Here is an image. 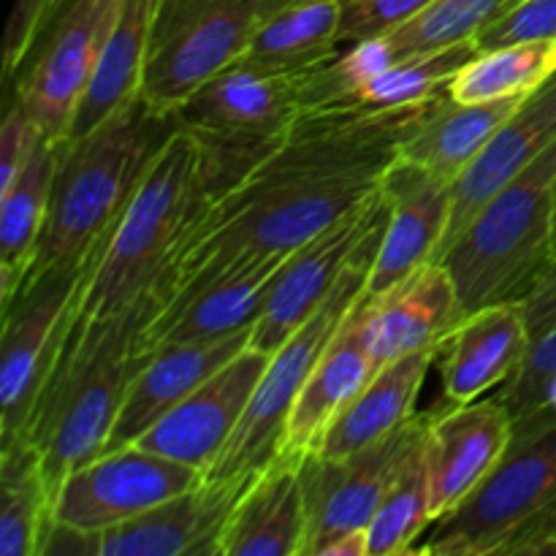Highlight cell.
<instances>
[{
  "mask_svg": "<svg viewBox=\"0 0 556 556\" xmlns=\"http://www.w3.org/2000/svg\"><path fill=\"white\" fill-rule=\"evenodd\" d=\"M438 353L440 345L424 348L380 367L375 378L364 386L362 394L326 429L313 454L331 456V459L348 456L378 443L396 427H402L407 418L416 416L418 391L427 380L429 367L438 362Z\"/></svg>",
  "mask_w": 556,
  "mask_h": 556,
  "instance_id": "cell-27",
  "label": "cell"
},
{
  "mask_svg": "<svg viewBox=\"0 0 556 556\" xmlns=\"http://www.w3.org/2000/svg\"><path fill=\"white\" fill-rule=\"evenodd\" d=\"M155 9L157 0H123L65 141L90 134L103 119L141 96Z\"/></svg>",
  "mask_w": 556,
  "mask_h": 556,
  "instance_id": "cell-28",
  "label": "cell"
},
{
  "mask_svg": "<svg viewBox=\"0 0 556 556\" xmlns=\"http://www.w3.org/2000/svg\"><path fill=\"white\" fill-rule=\"evenodd\" d=\"M291 253H275L253 264L237 266L228 275L206 282L193 296L163 309L147 324L144 342L150 351L188 342H217L253 331L264 313L271 282Z\"/></svg>",
  "mask_w": 556,
  "mask_h": 556,
  "instance_id": "cell-22",
  "label": "cell"
},
{
  "mask_svg": "<svg viewBox=\"0 0 556 556\" xmlns=\"http://www.w3.org/2000/svg\"><path fill=\"white\" fill-rule=\"evenodd\" d=\"M478 54L476 41L456 43V47L438 49V52L413 54V58L400 60L383 74L369 79L367 85L356 87L348 92L342 101L326 112L342 114H400L410 109L424 106L434 96L448 87L456 71L465 63H470ZM320 114V112H315Z\"/></svg>",
  "mask_w": 556,
  "mask_h": 556,
  "instance_id": "cell-31",
  "label": "cell"
},
{
  "mask_svg": "<svg viewBox=\"0 0 556 556\" xmlns=\"http://www.w3.org/2000/svg\"><path fill=\"white\" fill-rule=\"evenodd\" d=\"M123 0H60L14 79V101L43 139L63 144Z\"/></svg>",
  "mask_w": 556,
  "mask_h": 556,
  "instance_id": "cell-11",
  "label": "cell"
},
{
  "mask_svg": "<svg viewBox=\"0 0 556 556\" xmlns=\"http://www.w3.org/2000/svg\"><path fill=\"white\" fill-rule=\"evenodd\" d=\"M532 345L525 302H500L467 315L440 345L443 400L467 405L489 389L508 383Z\"/></svg>",
  "mask_w": 556,
  "mask_h": 556,
  "instance_id": "cell-21",
  "label": "cell"
},
{
  "mask_svg": "<svg viewBox=\"0 0 556 556\" xmlns=\"http://www.w3.org/2000/svg\"><path fill=\"white\" fill-rule=\"evenodd\" d=\"M380 190L389 220L369 271L367 296H383L434 261L451 220V182L418 163L396 155L380 179Z\"/></svg>",
  "mask_w": 556,
  "mask_h": 556,
  "instance_id": "cell-16",
  "label": "cell"
},
{
  "mask_svg": "<svg viewBox=\"0 0 556 556\" xmlns=\"http://www.w3.org/2000/svg\"><path fill=\"white\" fill-rule=\"evenodd\" d=\"M199 483H204V472L195 467L128 445L71 472L54 497L52 519L87 532H106Z\"/></svg>",
  "mask_w": 556,
  "mask_h": 556,
  "instance_id": "cell-14",
  "label": "cell"
},
{
  "mask_svg": "<svg viewBox=\"0 0 556 556\" xmlns=\"http://www.w3.org/2000/svg\"><path fill=\"white\" fill-rule=\"evenodd\" d=\"M340 0H275L242 60L280 74H307L340 54Z\"/></svg>",
  "mask_w": 556,
  "mask_h": 556,
  "instance_id": "cell-30",
  "label": "cell"
},
{
  "mask_svg": "<svg viewBox=\"0 0 556 556\" xmlns=\"http://www.w3.org/2000/svg\"><path fill=\"white\" fill-rule=\"evenodd\" d=\"M556 144L486 201L440 264L451 271L467 315L519 302L554 258Z\"/></svg>",
  "mask_w": 556,
  "mask_h": 556,
  "instance_id": "cell-6",
  "label": "cell"
},
{
  "mask_svg": "<svg viewBox=\"0 0 556 556\" xmlns=\"http://www.w3.org/2000/svg\"><path fill=\"white\" fill-rule=\"evenodd\" d=\"M556 74V41L510 43L478 52L462 65L445 92L462 103L527 98Z\"/></svg>",
  "mask_w": 556,
  "mask_h": 556,
  "instance_id": "cell-33",
  "label": "cell"
},
{
  "mask_svg": "<svg viewBox=\"0 0 556 556\" xmlns=\"http://www.w3.org/2000/svg\"><path fill=\"white\" fill-rule=\"evenodd\" d=\"M271 353L244 348L206 378L134 445L195 467L206 476L242 421Z\"/></svg>",
  "mask_w": 556,
  "mask_h": 556,
  "instance_id": "cell-15",
  "label": "cell"
},
{
  "mask_svg": "<svg viewBox=\"0 0 556 556\" xmlns=\"http://www.w3.org/2000/svg\"><path fill=\"white\" fill-rule=\"evenodd\" d=\"M90 258L81 266L30 275L14 302L0 309V448L27 438L38 400L74 324Z\"/></svg>",
  "mask_w": 556,
  "mask_h": 556,
  "instance_id": "cell-10",
  "label": "cell"
},
{
  "mask_svg": "<svg viewBox=\"0 0 556 556\" xmlns=\"http://www.w3.org/2000/svg\"><path fill=\"white\" fill-rule=\"evenodd\" d=\"M386 220H389V204L383 190L378 188L334 226L293 250L271 282L264 313L258 315L250 334V348L275 353L299 326L307 324L315 309L334 291L358 250L375 233L383 231Z\"/></svg>",
  "mask_w": 556,
  "mask_h": 556,
  "instance_id": "cell-13",
  "label": "cell"
},
{
  "mask_svg": "<svg viewBox=\"0 0 556 556\" xmlns=\"http://www.w3.org/2000/svg\"><path fill=\"white\" fill-rule=\"evenodd\" d=\"M530 41H556V0H516L476 36L478 52Z\"/></svg>",
  "mask_w": 556,
  "mask_h": 556,
  "instance_id": "cell-36",
  "label": "cell"
},
{
  "mask_svg": "<svg viewBox=\"0 0 556 556\" xmlns=\"http://www.w3.org/2000/svg\"><path fill=\"white\" fill-rule=\"evenodd\" d=\"M250 478L204 481L136 519L101 532V556H217Z\"/></svg>",
  "mask_w": 556,
  "mask_h": 556,
  "instance_id": "cell-20",
  "label": "cell"
},
{
  "mask_svg": "<svg viewBox=\"0 0 556 556\" xmlns=\"http://www.w3.org/2000/svg\"><path fill=\"white\" fill-rule=\"evenodd\" d=\"M516 0H434L394 33H386L400 58L438 52L456 43L476 41L483 27L492 25Z\"/></svg>",
  "mask_w": 556,
  "mask_h": 556,
  "instance_id": "cell-35",
  "label": "cell"
},
{
  "mask_svg": "<svg viewBox=\"0 0 556 556\" xmlns=\"http://www.w3.org/2000/svg\"><path fill=\"white\" fill-rule=\"evenodd\" d=\"M432 432V429H429ZM429 432L402 462L372 525L367 527L369 556L413 554L416 541L432 521V470H429Z\"/></svg>",
  "mask_w": 556,
  "mask_h": 556,
  "instance_id": "cell-34",
  "label": "cell"
},
{
  "mask_svg": "<svg viewBox=\"0 0 556 556\" xmlns=\"http://www.w3.org/2000/svg\"><path fill=\"white\" fill-rule=\"evenodd\" d=\"M177 125V114L155 112L139 96L90 134L60 144L47 228L30 275L81 266L96 253Z\"/></svg>",
  "mask_w": 556,
  "mask_h": 556,
  "instance_id": "cell-4",
  "label": "cell"
},
{
  "mask_svg": "<svg viewBox=\"0 0 556 556\" xmlns=\"http://www.w3.org/2000/svg\"><path fill=\"white\" fill-rule=\"evenodd\" d=\"M358 304V302H356ZM378 367L364 340L362 320L356 307L345 318L342 329L337 331L331 345L315 364L313 375L304 383L291 418L286 424L282 451L293 456H307L318 448L326 429L334 418L362 394L364 386L375 378Z\"/></svg>",
  "mask_w": 556,
  "mask_h": 556,
  "instance_id": "cell-25",
  "label": "cell"
},
{
  "mask_svg": "<svg viewBox=\"0 0 556 556\" xmlns=\"http://www.w3.org/2000/svg\"><path fill=\"white\" fill-rule=\"evenodd\" d=\"M525 313L527 324H530V334L535 340L538 334L548 329L556 320V253L548 261V266L543 269V275L538 277V282L532 286V291L525 299Z\"/></svg>",
  "mask_w": 556,
  "mask_h": 556,
  "instance_id": "cell-41",
  "label": "cell"
},
{
  "mask_svg": "<svg viewBox=\"0 0 556 556\" xmlns=\"http://www.w3.org/2000/svg\"><path fill=\"white\" fill-rule=\"evenodd\" d=\"M41 130L36 128L25 109L16 101L9 103L0 128V195L16 182L25 163L30 161V152L36 147Z\"/></svg>",
  "mask_w": 556,
  "mask_h": 556,
  "instance_id": "cell-39",
  "label": "cell"
},
{
  "mask_svg": "<svg viewBox=\"0 0 556 556\" xmlns=\"http://www.w3.org/2000/svg\"><path fill=\"white\" fill-rule=\"evenodd\" d=\"M432 3L434 0H342L340 49L394 33Z\"/></svg>",
  "mask_w": 556,
  "mask_h": 556,
  "instance_id": "cell-37",
  "label": "cell"
},
{
  "mask_svg": "<svg viewBox=\"0 0 556 556\" xmlns=\"http://www.w3.org/2000/svg\"><path fill=\"white\" fill-rule=\"evenodd\" d=\"M275 0H157L141 98L161 114L244 58Z\"/></svg>",
  "mask_w": 556,
  "mask_h": 556,
  "instance_id": "cell-9",
  "label": "cell"
},
{
  "mask_svg": "<svg viewBox=\"0 0 556 556\" xmlns=\"http://www.w3.org/2000/svg\"><path fill=\"white\" fill-rule=\"evenodd\" d=\"M302 459L280 451L250 478L223 530L217 556H304L307 508Z\"/></svg>",
  "mask_w": 556,
  "mask_h": 556,
  "instance_id": "cell-23",
  "label": "cell"
},
{
  "mask_svg": "<svg viewBox=\"0 0 556 556\" xmlns=\"http://www.w3.org/2000/svg\"><path fill=\"white\" fill-rule=\"evenodd\" d=\"M161 309L155 291L109 320L76 318L47 380L27 443L41 456L49 494L106 451L123 402L150 358L144 329Z\"/></svg>",
  "mask_w": 556,
  "mask_h": 556,
  "instance_id": "cell-2",
  "label": "cell"
},
{
  "mask_svg": "<svg viewBox=\"0 0 556 556\" xmlns=\"http://www.w3.org/2000/svg\"><path fill=\"white\" fill-rule=\"evenodd\" d=\"M413 554H556V416L541 410L514 424L497 470L454 514L434 521Z\"/></svg>",
  "mask_w": 556,
  "mask_h": 556,
  "instance_id": "cell-5",
  "label": "cell"
},
{
  "mask_svg": "<svg viewBox=\"0 0 556 556\" xmlns=\"http://www.w3.org/2000/svg\"><path fill=\"white\" fill-rule=\"evenodd\" d=\"M318 556H369V535L367 530H353L345 535H337L334 541L326 543Z\"/></svg>",
  "mask_w": 556,
  "mask_h": 556,
  "instance_id": "cell-42",
  "label": "cell"
},
{
  "mask_svg": "<svg viewBox=\"0 0 556 556\" xmlns=\"http://www.w3.org/2000/svg\"><path fill=\"white\" fill-rule=\"evenodd\" d=\"M38 556H101V532H87L52 519Z\"/></svg>",
  "mask_w": 556,
  "mask_h": 556,
  "instance_id": "cell-40",
  "label": "cell"
},
{
  "mask_svg": "<svg viewBox=\"0 0 556 556\" xmlns=\"http://www.w3.org/2000/svg\"><path fill=\"white\" fill-rule=\"evenodd\" d=\"M52 525V494L33 443L0 448V556H38Z\"/></svg>",
  "mask_w": 556,
  "mask_h": 556,
  "instance_id": "cell-32",
  "label": "cell"
},
{
  "mask_svg": "<svg viewBox=\"0 0 556 556\" xmlns=\"http://www.w3.org/2000/svg\"><path fill=\"white\" fill-rule=\"evenodd\" d=\"M250 334L253 331H242V334L217 342L155 348L130 383L103 454L128 448L141 434L150 432L185 396L193 394L206 378H212L217 369L226 367L233 356H239L250 345Z\"/></svg>",
  "mask_w": 556,
  "mask_h": 556,
  "instance_id": "cell-24",
  "label": "cell"
},
{
  "mask_svg": "<svg viewBox=\"0 0 556 556\" xmlns=\"http://www.w3.org/2000/svg\"><path fill=\"white\" fill-rule=\"evenodd\" d=\"M556 144V74L546 85L519 103L503 128L492 136L476 161L451 185V220L434 261L445 255L467 228V223L486 206L489 199L508 188L538 157Z\"/></svg>",
  "mask_w": 556,
  "mask_h": 556,
  "instance_id": "cell-19",
  "label": "cell"
},
{
  "mask_svg": "<svg viewBox=\"0 0 556 556\" xmlns=\"http://www.w3.org/2000/svg\"><path fill=\"white\" fill-rule=\"evenodd\" d=\"M215 188L206 147L177 125L90 258L76 318L109 320L155 291L179 239Z\"/></svg>",
  "mask_w": 556,
  "mask_h": 556,
  "instance_id": "cell-3",
  "label": "cell"
},
{
  "mask_svg": "<svg viewBox=\"0 0 556 556\" xmlns=\"http://www.w3.org/2000/svg\"><path fill=\"white\" fill-rule=\"evenodd\" d=\"M525 98H503L489 103H462L448 92L434 96L421 109L400 141V157L418 163L454 185L459 174L492 141L505 119Z\"/></svg>",
  "mask_w": 556,
  "mask_h": 556,
  "instance_id": "cell-26",
  "label": "cell"
},
{
  "mask_svg": "<svg viewBox=\"0 0 556 556\" xmlns=\"http://www.w3.org/2000/svg\"><path fill=\"white\" fill-rule=\"evenodd\" d=\"M438 407L416 413L402 427L378 443L348 456L307 454L302 459L304 508H307V548L304 556H318L337 535L367 530L418 440L432 429Z\"/></svg>",
  "mask_w": 556,
  "mask_h": 556,
  "instance_id": "cell-12",
  "label": "cell"
},
{
  "mask_svg": "<svg viewBox=\"0 0 556 556\" xmlns=\"http://www.w3.org/2000/svg\"><path fill=\"white\" fill-rule=\"evenodd\" d=\"M60 144L38 136L16 182L0 195V304L9 307L30 275L52 201Z\"/></svg>",
  "mask_w": 556,
  "mask_h": 556,
  "instance_id": "cell-29",
  "label": "cell"
},
{
  "mask_svg": "<svg viewBox=\"0 0 556 556\" xmlns=\"http://www.w3.org/2000/svg\"><path fill=\"white\" fill-rule=\"evenodd\" d=\"M383 231L375 233L358 250V255L351 261V266L340 277L329 299L315 309L313 318L304 326H299L271 353L242 421L233 429L231 440H228L223 454L215 459V465L210 467L204 481H233V478L255 476V472L264 470L280 454L282 438H286V424L291 418V410L296 405L299 394H302L304 383L313 375L315 364L320 362L326 348L331 345L337 331L342 329L351 309L356 307V302L367 291L369 271H372Z\"/></svg>",
  "mask_w": 556,
  "mask_h": 556,
  "instance_id": "cell-7",
  "label": "cell"
},
{
  "mask_svg": "<svg viewBox=\"0 0 556 556\" xmlns=\"http://www.w3.org/2000/svg\"><path fill=\"white\" fill-rule=\"evenodd\" d=\"M554 253H556V185H554Z\"/></svg>",
  "mask_w": 556,
  "mask_h": 556,
  "instance_id": "cell-44",
  "label": "cell"
},
{
  "mask_svg": "<svg viewBox=\"0 0 556 556\" xmlns=\"http://www.w3.org/2000/svg\"><path fill=\"white\" fill-rule=\"evenodd\" d=\"M541 410L552 413V416H556V372L548 378L546 389H543V405Z\"/></svg>",
  "mask_w": 556,
  "mask_h": 556,
  "instance_id": "cell-43",
  "label": "cell"
},
{
  "mask_svg": "<svg viewBox=\"0 0 556 556\" xmlns=\"http://www.w3.org/2000/svg\"><path fill=\"white\" fill-rule=\"evenodd\" d=\"M514 440V418L497 400L440 405L429 432L432 521L454 514L497 470Z\"/></svg>",
  "mask_w": 556,
  "mask_h": 556,
  "instance_id": "cell-18",
  "label": "cell"
},
{
  "mask_svg": "<svg viewBox=\"0 0 556 556\" xmlns=\"http://www.w3.org/2000/svg\"><path fill=\"white\" fill-rule=\"evenodd\" d=\"M340 3H342V0H340Z\"/></svg>",
  "mask_w": 556,
  "mask_h": 556,
  "instance_id": "cell-45",
  "label": "cell"
},
{
  "mask_svg": "<svg viewBox=\"0 0 556 556\" xmlns=\"http://www.w3.org/2000/svg\"><path fill=\"white\" fill-rule=\"evenodd\" d=\"M356 313L378 369L407 353L443 345L467 318L454 277L440 261H429L383 296L364 291Z\"/></svg>",
  "mask_w": 556,
  "mask_h": 556,
  "instance_id": "cell-17",
  "label": "cell"
},
{
  "mask_svg": "<svg viewBox=\"0 0 556 556\" xmlns=\"http://www.w3.org/2000/svg\"><path fill=\"white\" fill-rule=\"evenodd\" d=\"M424 106L400 114H302L282 144L206 199L157 280V313L237 266L293 253L356 210L380 188Z\"/></svg>",
  "mask_w": 556,
  "mask_h": 556,
  "instance_id": "cell-1",
  "label": "cell"
},
{
  "mask_svg": "<svg viewBox=\"0 0 556 556\" xmlns=\"http://www.w3.org/2000/svg\"><path fill=\"white\" fill-rule=\"evenodd\" d=\"M60 0H16L9 30H5V81L14 79L22 63L30 58L38 36L47 27V22L52 20Z\"/></svg>",
  "mask_w": 556,
  "mask_h": 556,
  "instance_id": "cell-38",
  "label": "cell"
},
{
  "mask_svg": "<svg viewBox=\"0 0 556 556\" xmlns=\"http://www.w3.org/2000/svg\"><path fill=\"white\" fill-rule=\"evenodd\" d=\"M302 117V74H280L237 60L201 85L177 123L206 147L215 188H226L250 163L291 136Z\"/></svg>",
  "mask_w": 556,
  "mask_h": 556,
  "instance_id": "cell-8",
  "label": "cell"
}]
</instances>
